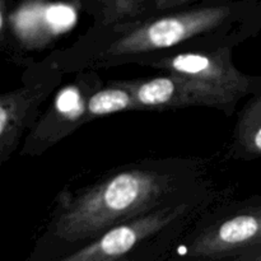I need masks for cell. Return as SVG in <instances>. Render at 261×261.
Wrapping results in <instances>:
<instances>
[{
  "instance_id": "cell-1",
  "label": "cell",
  "mask_w": 261,
  "mask_h": 261,
  "mask_svg": "<svg viewBox=\"0 0 261 261\" xmlns=\"http://www.w3.org/2000/svg\"><path fill=\"white\" fill-rule=\"evenodd\" d=\"M208 195L204 171L193 162H145L111 173L61 204L48 228L64 241L96 239L168 204Z\"/></svg>"
},
{
  "instance_id": "cell-2",
  "label": "cell",
  "mask_w": 261,
  "mask_h": 261,
  "mask_svg": "<svg viewBox=\"0 0 261 261\" xmlns=\"http://www.w3.org/2000/svg\"><path fill=\"white\" fill-rule=\"evenodd\" d=\"M229 4L190 8L145 20L111 28V36L84 50H69L48 58L61 71L93 70L127 63L145 56L181 48L184 43L208 38L234 18Z\"/></svg>"
},
{
  "instance_id": "cell-3",
  "label": "cell",
  "mask_w": 261,
  "mask_h": 261,
  "mask_svg": "<svg viewBox=\"0 0 261 261\" xmlns=\"http://www.w3.org/2000/svg\"><path fill=\"white\" fill-rule=\"evenodd\" d=\"M232 48V45L178 48L145 56L135 64L178 76L195 94L199 106L231 116L250 87L249 78L234 66Z\"/></svg>"
},
{
  "instance_id": "cell-4",
  "label": "cell",
  "mask_w": 261,
  "mask_h": 261,
  "mask_svg": "<svg viewBox=\"0 0 261 261\" xmlns=\"http://www.w3.org/2000/svg\"><path fill=\"white\" fill-rule=\"evenodd\" d=\"M101 79L96 71L81 73L74 83L58 92L47 112L31 127L22 155L42 154L50 147L75 132L87 121V101L89 96L101 88Z\"/></svg>"
},
{
  "instance_id": "cell-5",
  "label": "cell",
  "mask_w": 261,
  "mask_h": 261,
  "mask_svg": "<svg viewBox=\"0 0 261 261\" xmlns=\"http://www.w3.org/2000/svg\"><path fill=\"white\" fill-rule=\"evenodd\" d=\"M64 71L51 60L37 76L0 96V162L4 165L19 145L23 133L36 124L40 106L63 82Z\"/></svg>"
},
{
  "instance_id": "cell-6",
  "label": "cell",
  "mask_w": 261,
  "mask_h": 261,
  "mask_svg": "<svg viewBox=\"0 0 261 261\" xmlns=\"http://www.w3.org/2000/svg\"><path fill=\"white\" fill-rule=\"evenodd\" d=\"M119 82L132 92L139 110L162 111L199 106L195 94L190 91L182 79L173 74L163 73L162 75L150 78Z\"/></svg>"
},
{
  "instance_id": "cell-7",
  "label": "cell",
  "mask_w": 261,
  "mask_h": 261,
  "mask_svg": "<svg viewBox=\"0 0 261 261\" xmlns=\"http://www.w3.org/2000/svg\"><path fill=\"white\" fill-rule=\"evenodd\" d=\"M201 228L196 249L229 250L249 244L261 234V213L259 212H234L216 219Z\"/></svg>"
},
{
  "instance_id": "cell-8",
  "label": "cell",
  "mask_w": 261,
  "mask_h": 261,
  "mask_svg": "<svg viewBox=\"0 0 261 261\" xmlns=\"http://www.w3.org/2000/svg\"><path fill=\"white\" fill-rule=\"evenodd\" d=\"M125 111H139L132 92L119 81H112L89 96L87 101V121Z\"/></svg>"
},
{
  "instance_id": "cell-9",
  "label": "cell",
  "mask_w": 261,
  "mask_h": 261,
  "mask_svg": "<svg viewBox=\"0 0 261 261\" xmlns=\"http://www.w3.org/2000/svg\"><path fill=\"white\" fill-rule=\"evenodd\" d=\"M152 0H92V8L102 27H115L137 22Z\"/></svg>"
}]
</instances>
